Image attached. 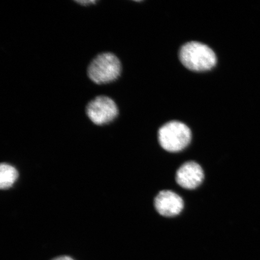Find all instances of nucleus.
Segmentation results:
<instances>
[{"instance_id":"obj_1","label":"nucleus","mask_w":260,"mask_h":260,"mask_svg":"<svg viewBox=\"0 0 260 260\" xmlns=\"http://www.w3.org/2000/svg\"><path fill=\"white\" fill-rule=\"evenodd\" d=\"M122 63L112 52H103L94 57L87 68V75L98 86L108 85L118 81L122 76Z\"/></svg>"},{"instance_id":"obj_2","label":"nucleus","mask_w":260,"mask_h":260,"mask_svg":"<svg viewBox=\"0 0 260 260\" xmlns=\"http://www.w3.org/2000/svg\"><path fill=\"white\" fill-rule=\"evenodd\" d=\"M179 57L185 67L195 72L211 70L217 63V57L212 49L195 41L184 44L179 52Z\"/></svg>"},{"instance_id":"obj_4","label":"nucleus","mask_w":260,"mask_h":260,"mask_svg":"<svg viewBox=\"0 0 260 260\" xmlns=\"http://www.w3.org/2000/svg\"><path fill=\"white\" fill-rule=\"evenodd\" d=\"M85 113L87 118L93 125L103 126L116 121L119 115V109L112 98L100 95L87 103Z\"/></svg>"},{"instance_id":"obj_7","label":"nucleus","mask_w":260,"mask_h":260,"mask_svg":"<svg viewBox=\"0 0 260 260\" xmlns=\"http://www.w3.org/2000/svg\"><path fill=\"white\" fill-rule=\"evenodd\" d=\"M18 177V172L14 167L7 164H2L0 167V187L8 189L15 183Z\"/></svg>"},{"instance_id":"obj_5","label":"nucleus","mask_w":260,"mask_h":260,"mask_svg":"<svg viewBox=\"0 0 260 260\" xmlns=\"http://www.w3.org/2000/svg\"><path fill=\"white\" fill-rule=\"evenodd\" d=\"M154 206L160 215L174 217L178 215L184 207L181 197L171 190H162L159 193L154 200Z\"/></svg>"},{"instance_id":"obj_3","label":"nucleus","mask_w":260,"mask_h":260,"mask_svg":"<svg viewBox=\"0 0 260 260\" xmlns=\"http://www.w3.org/2000/svg\"><path fill=\"white\" fill-rule=\"evenodd\" d=\"M191 139L190 129L181 122H169L159 129V143L168 152H178L183 150L190 144Z\"/></svg>"},{"instance_id":"obj_6","label":"nucleus","mask_w":260,"mask_h":260,"mask_svg":"<svg viewBox=\"0 0 260 260\" xmlns=\"http://www.w3.org/2000/svg\"><path fill=\"white\" fill-rule=\"evenodd\" d=\"M204 178L202 168L194 161L185 162L178 169L176 174L177 183L181 187L189 190L200 186Z\"/></svg>"},{"instance_id":"obj_8","label":"nucleus","mask_w":260,"mask_h":260,"mask_svg":"<svg viewBox=\"0 0 260 260\" xmlns=\"http://www.w3.org/2000/svg\"><path fill=\"white\" fill-rule=\"evenodd\" d=\"M53 260H74L72 258H71L70 256H61L59 257H57L56 258L53 259Z\"/></svg>"}]
</instances>
